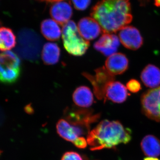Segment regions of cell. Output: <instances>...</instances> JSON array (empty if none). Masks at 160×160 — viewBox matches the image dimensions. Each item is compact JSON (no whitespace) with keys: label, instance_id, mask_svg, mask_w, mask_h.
Masks as SVG:
<instances>
[{"label":"cell","instance_id":"15","mask_svg":"<svg viewBox=\"0 0 160 160\" xmlns=\"http://www.w3.org/2000/svg\"><path fill=\"white\" fill-rule=\"evenodd\" d=\"M141 78L147 87L157 88L160 85V69L154 65H147L141 73Z\"/></svg>","mask_w":160,"mask_h":160},{"label":"cell","instance_id":"13","mask_svg":"<svg viewBox=\"0 0 160 160\" xmlns=\"http://www.w3.org/2000/svg\"><path fill=\"white\" fill-rule=\"evenodd\" d=\"M106 68L113 75L122 74L128 69L129 61L125 54L115 53L107 58Z\"/></svg>","mask_w":160,"mask_h":160},{"label":"cell","instance_id":"14","mask_svg":"<svg viewBox=\"0 0 160 160\" xmlns=\"http://www.w3.org/2000/svg\"><path fill=\"white\" fill-rule=\"evenodd\" d=\"M129 95L127 88L119 82L110 83L106 89V99L110 100L116 103L124 102Z\"/></svg>","mask_w":160,"mask_h":160},{"label":"cell","instance_id":"12","mask_svg":"<svg viewBox=\"0 0 160 160\" xmlns=\"http://www.w3.org/2000/svg\"><path fill=\"white\" fill-rule=\"evenodd\" d=\"M78 29L82 37L87 41L96 38L102 32L99 23L92 18L81 19L78 24Z\"/></svg>","mask_w":160,"mask_h":160},{"label":"cell","instance_id":"25","mask_svg":"<svg viewBox=\"0 0 160 160\" xmlns=\"http://www.w3.org/2000/svg\"><path fill=\"white\" fill-rule=\"evenodd\" d=\"M42 2H46L47 3H54L57 2H61V1H65L67 0H40Z\"/></svg>","mask_w":160,"mask_h":160},{"label":"cell","instance_id":"5","mask_svg":"<svg viewBox=\"0 0 160 160\" xmlns=\"http://www.w3.org/2000/svg\"><path fill=\"white\" fill-rule=\"evenodd\" d=\"M94 75L84 72L83 75L89 80L93 86L94 94L99 100H106V92L108 86L114 82V75L106 67H102L95 70Z\"/></svg>","mask_w":160,"mask_h":160},{"label":"cell","instance_id":"4","mask_svg":"<svg viewBox=\"0 0 160 160\" xmlns=\"http://www.w3.org/2000/svg\"><path fill=\"white\" fill-rule=\"evenodd\" d=\"M1 74L2 82L12 84L16 82L21 74V61L17 55L10 51L1 54Z\"/></svg>","mask_w":160,"mask_h":160},{"label":"cell","instance_id":"20","mask_svg":"<svg viewBox=\"0 0 160 160\" xmlns=\"http://www.w3.org/2000/svg\"><path fill=\"white\" fill-rule=\"evenodd\" d=\"M16 44V38L11 29L2 27L0 29V49L6 51L14 48Z\"/></svg>","mask_w":160,"mask_h":160},{"label":"cell","instance_id":"1","mask_svg":"<svg viewBox=\"0 0 160 160\" xmlns=\"http://www.w3.org/2000/svg\"><path fill=\"white\" fill-rule=\"evenodd\" d=\"M91 16L107 33L120 31L132 19L129 0H101L92 9Z\"/></svg>","mask_w":160,"mask_h":160},{"label":"cell","instance_id":"21","mask_svg":"<svg viewBox=\"0 0 160 160\" xmlns=\"http://www.w3.org/2000/svg\"><path fill=\"white\" fill-rule=\"evenodd\" d=\"M71 1L75 8L80 11L87 9L91 2V0H71Z\"/></svg>","mask_w":160,"mask_h":160},{"label":"cell","instance_id":"6","mask_svg":"<svg viewBox=\"0 0 160 160\" xmlns=\"http://www.w3.org/2000/svg\"><path fill=\"white\" fill-rule=\"evenodd\" d=\"M143 113L147 117L160 122V87L143 93L141 98Z\"/></svg>","mask_w":160,"mask_h":160},{"label":"cell","instance_id":"11","mask_svg":"<svg viewBox=\"0 0 160 160\" xmlns=\"http://www.w3.org/2000/svg\"><path fill=\"white\" fill-rule=\"evenodd\" d=\"M51 17L56 22L64 25L69 22L72 15V9L70 3L66 1L52 3L50 9Z\"/></svg>","mask_w":160,"mask_h":160},{"label":"cell","instance_id":"7","mask_svg":"<svg viewBox=\"0 0 160 160\" xmlns=\"http://www.w3.org/2000/svg\"><path fill=\"white\" fill-rule=\"evenodd\" d=\"M56 128L58 134L61 137L72 143L79 138L82 137L89 129L83 126L73 125L63 119L59 120Z\"/></svg>","mask_w":160,"mask_h":160},{"label":"cell","instance_id":"23","mask_svg":"<svg viewBox=\"0 0 160 160\" xmlns=\"http://www.w3.org/2000/svg\"><path fill=\"white\" fill-rule=\"evenodd\" d=\"M61 160H83L82 158L75 152H67L64 153Z\"/></svg>","mask_w":160,"mask_h":160},{"label":"cell","instance_id":"3","mask_svg":"<svg viewBox=\"0 0 160 160\" xmlns=\"http://www.w3.org/2000/svg\"><path fill=\"white\" fill-rule=\"evenodd\" d=\"M62 38L65 49L72 55L81 56L89 48V41L82 37L73 21H69L63 25Z\"/></svg>","mask_w":160,"mask_h":160},{"label":"cell","instance_id":"19","mask_svg":"<svg viewBox=\"0 0 160 160\" xmlns=\"http://www.w3.org/2000/svg\"><path fill=\"white\" fill-rule=\"evenodd\" d=\"M60 56V49L57 44L47 43L43 46L42 58L43 62L47 65H54L58 62Z\"/></svg>","mask_w":160,"mask_h":160},{"label":"cell","instance_id":"8","mask_svg":"<svg viewBox=\"0 0 160 160\" xmlns=\"http://www.w3.org/2000/svg\"><path fill=\"white\" fill-rule=\"evenodd\" d=\"M120 42L124 47L131 50L139 49L143 43V38L139 31L135 27L126 26L119 33Z\"/></svg>","mask_w":160,"mask_h":160},{"label":"cell","instance_id":"10","mask_svg":"<svg viewBox=\"0 0 160 160\" xmlns=\"http://www.w3.org/2000/svg\"><path fill=\"white\" fill-rule=\"evenodd\" d=\"M119 39L115 35L104 33L94 44L96 50L106 56L114 54L120 45Z\"/></svg>","mask_w":160,"mask_h":160},{"label":"cell","instance_id":"2","mask_svg":"<svg viewBox=\"0 0 160 160\" xmlns=\"http://www.w3.org/2000/svg\"><path fill=\"white\" fill-rule=\"evenodd\" d=\"M131 131L118 121L105 120L100 122L87 136L92 150L110 149L131 141Z\"/></svg>","mask_w":160,"mask_h":160},{"label":"cell","instance_id":"9","mask_svg":"<svg viewBox=\"0 0 160 160\" xmlns=\"http://www.w3.org/2000/svg\"><path fill=\"white\" fill-rule=\"evenodd\" d=\"M66 119L69 123L89 129L91 123L98 119L99 114L93 115L88 109H73L66 112Z\"/></svg>","mask_w":160,"mask_h":160},{"label":"cell","instance_id":"26","mask_svg":"<svg viewBox=\"0 0 160 160\" xmlns=\"http://www.w3.org/2000/svg\"><path fill=\"white\" fill-rule=\"evenodd\" d=\"M143 160H160L156 158L147 157L145 158Z\"/></svg>","mask_w":160,"mask_h":160},{"label":"cell","instance_id":"18","mask_svg":"<svg viewBox=\"0 0 160 160\" xmlns=\"http://www.w3.org/2000/svg\"><path fill=\"white\" fill-rule=\"evenodd\" d=\"M141 147L148 157L156 158L160 155V142L154 136L148 135L143 138Z\"/></svg>","mask_w":160,"mask_h":160},{"label":"cell","instance_id":"16","mask_svg":"<svg viewBox=\"0 0 160 160\" xmlns=\"http://www.w3.org/2000/svg\"><path fill=\"white\" fill-rule=\"evenodd\" d=\"M72 99L75 105L79 107L88 108L93 103V94L88 87L81 86L75 90L72 95Z\"/></svg>","mask_w":160,"mask_h":160},{"label":"cell","instance_id":"17","mask_svg":"<svg viewBox=\"0 0 160 160\" xmlns=\"http://www.w3.org/2000/svg\"><path fill=\"white\" fill-rule=\"evenodd\" d=\"M41 30L43 36L46 39L51 41L59 39L62 32L57 22L50 19L44 20L42 22Z\"/></svg>","mask_w":160,"mask_h":160},{"label":"cell","instance_id":"22","mask_svg":"<svg viewBox=\"0 0 160 160\" xmlns=\"http://www.w3.org/2000/svg\"><path fill=\"white\" fill-rule=\"evenodd\" d=\"M126 88L133 93H137L142 89L139 82L135 79H131L126 84Z\"/></svg>","mask_w":160,"mask_h":160},{"label":"cell","instance_id":"27","mask_svg":"<svg viewBox=\"0 0 160 160\" xmlns=\"http://www.w3.org/2000/svg\"><path fill=\"white\" fill-rule=\"evenodd\" d=\"M154 4L156 6L159 7L160 6V0H155Z\"/></svg>","mask_w":160,"mask_h":160},{"label":"cell","instance_id":"24","mask_svg":"<svg viewBox=\"0 0 160 160\" xmlns=\"http://www.w3.org/2000/svg\"><path fill=\"white\" fill-rule=\"evenodd\" d=\"M75 146L79 149H85L87 146V139L83 137H81L73 143Z\"/></svg>","mask_w":160,"mask_h":160}]
</instances>
